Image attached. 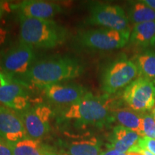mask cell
<instances>
[{
    "label": "cell",
    "instance_id": "6da1fadb",
    "mask_svg": "<svg viewBox=\"0 0 155 155\" xmlns=\"http://www.w3.org/2000/svg\"><path fill=\"white\" fill-rule=\"evenodd\" d=\"M85 65L71 56H53L35 61L23 78L40 88L81 76Z\"/></svg>",
    "mask_w": 155,
    "mask_h": 155
},
{
    "label": "cell",
    "instance_id": "7a4b0ae2",
    "mask_svg": "<svg viewBox=\"0 0 155 155\" xmlns=\"http://www.w3.org/2000/svg\"><path fill=\"white\" fill-rule=\"evenodd\" d=\"M114 111L106 97L96 96L89 91L75 104L61 111V118L78 127H102L114 121Z\"/></svg>",
    "mask_w": 155,
    "mask_h": 155
},
{
    "label": "cell",
    "instance_id": "3957f363",
    "mask_svg": "<svg viewBox=\"0 0 155 155\" xmlns=\"http://www.w3.org/2000/svg\"><path fill=\"white\" fill-rule=\"evenodd\" d=\"M19 42L32 48H53L65 42L68 31L50 19L19 16Z\"/></svg>",
    "mask_w": 155,
    "mask_h": 155
},
{
    "label": "cell",
    "instance_id": "277c9868",
    "mask_svg": "<svg viewBox=\"0 0 155 155\" xmlns=\"http://www.w3.org/2000/svg\"><path fill=\"white\" fill-rule=\"evenodd\" d=\"M130 35L107 28L78 31L74 37L78 48L93 50H112L123 48Z\"/></svg>",
    "mask_w": 155,
    "mask_h": 155
},
{
    "label": "cell",
    "instance_id": "5b68a950",
    "mask_svg": "<svg viewBox=\"0 0 155 155\" xmlns=\"http://www.w3.org/2000/svg\"><path fill=\"white\" fill-rule=\"evenodd\" d=\"M88 25H98L104 28L120 31L130 35L129 20L120 6L96 2L89 7V15L86 19Z\"/></svg>",
    "mask_w": 155,
    "mask_h": 155
},
{
    "label": "cell",
    "instance_id": "8992f818",
    "mask_svg": "<svg viewBox=\"0 0 155 155\" xmlns=\"http://www.w3.org/2000/svg\"><path fill=\"white\" fill-rule=\"evenodd\" d=\"M139 74L134 62L120 58L106 67L101 78L102 90L107 95L115 94L129 86Z\"/></svg>",
    "mask_w": 155,
    "mask_h": 155
},
{
    "label": "cell",
    "instance_id": "52a82bcc",
    "mask_svg": "<svg viewBox=\"0 0 155 155\" xmlns=\"http://www.w3.org/2000/svg\"><path fill=\"white\" fill-rule=\"evenodd\" d=\"M123 99L131 109L146 112L155 104V86L150 79L140 77L126 87Z\"/></svg>",
    "mask_w": 155,
    "mask_h": 155
},
{
    "label": "cell",
    "instance_id": "ba28073f",
    "mask_svg": "<svg viewBox=\"0 0 155 155\" xmlns=\"http://www.w3.org/2000/svg\"><path fill=\"white\" fill-rule=\"evenodd\" d=\"M35 54L33 48L19 42L3 56L1 68L6 76H24L35 63Z\"/></svg>",
    "mask_w": 155,
    "mask_h": 155
},
{
    "label": "cell",
    "instance_id": "9c48e42d",
    "mask_svg": "<svg viewBox=\"0 0 155 155\" xmlns=\"http://www.w3.org/2000/svg\"><path fill=\"white\" fill-rule=\"evenodd\" d=\"M18 114L28 138L39 140L48 133L52 111L48 106L40 104L32 107L30 106Z\"/></svg>",
    "mask_w": 155,
    "mask_h": 155
},
{
    "label": "cell",
    "instance_id": "30bf717a",
    "mask_svg": "<svg viewBox=\"0 0 155 155\" xmlns=\"http://www.w3.org/2000/svg\"><path fill=\"white\" fill-rule=\"evenodd\" d=\"M42 88L50 101L67 106L78 101L89 92L86 87L74 83H55Z\"/></svg>",
    "mask_w": 155,
    "mask_h": 155
},
{
    "label": "cell",
    "instance_id": "8fae6325",
    "mask_svg": "<svg viewBox=\"0 0 155 155\" xmlns=\"http://www.w3.org/2000/svg\"><path fill=\"white\" fill-rule=\"evenodd\" d=\"M0 103L17 112L30 107L29 95L25 87L21 82L9 77L5 84L0 88Z\"/></svg>",
    "mask_w": 155,
    "mask_h": 155
},
{
    "label": "cell",
    "instance_id": "7c38bea8",
    "mask_svg": "<svg viewBox=\"0 0 155 155\" xmlns=\"http://www.w3.org/2000/svg\"><path fill=\"white\" fill-rule=\"evenodd\" d=\"M0 137L7 143H15L28 137L19 114L3 106H0Z\"/></svg>",
    "mask_w": 155,
    "mask_h": 155
},
{
    "label": "cell",
    "instance_id": "4fadbf2b",
    "mask_svg": "<svg viewBox=\"0 0 155 155\" xmlns=\"http://www.w3.org/2000/svg\"><path fill=\"white\" fill-rule=\"evenodd\" d=\"M17 9L19 16L41 19H50L63 11L58 4L40 0L23 1L17 6Z\"/></svg>",
    "mask_w": 155,
    "mask_h": 155
},
{
    "label": "cell",
    "instance_id": "5bb4252c",
    "mask_svg": "<svg viewBox=\"0 0 155 155\" xmlns=\"http://www.w3.org/2000/svg\"><path fill=\"white\" fill-rule=\"evenodd\" d=\"M64 147L69 155H101V143L94 136H84L65 142Z\"/></svg>",
    "mask_w": 155,
    "mask_h": 155
},
{
    "label": "cell",
    "instance_id": "9a60e30c",
    "mask_svg": "<svg viewBox=\"0 0 155 155\" xmlns=\"http://www.w3.org/2000/svg\"><path fill=\"white\" fill-rule=\"evenodd\" d=\"M141 137L134 131L119 125L114 128L109 139L108 150H114L120 153H127L138 144Z\"/></svg>",
    "mask_w": 155,
    "mask_h": 155
},
{
    "label": "cell",
    "instance_id": "2e32d148",
    "mask_svg": "<svg viewBox=\"0 0 155 155\" xmlns=\"http://www.w3.org/2000/svg\"><path fill=\"white\" fill-rule=\"evenodd\" d=\"M114 119L121 126L134 131L140 137H144L142 112L134 111L131 108L117 109L114 111Z\"/></svg>",
    "mask_w": 155,
    "mask_h": 155
},
{
    "label": "cell",
    "instance_id": "e0dca14e",
    "mask_svg": "<svg viewBox=\"0 0 155 155\" xmlns=\"http://www.w3.org/2000/svg\"><path fill=\"white\" fill-rule=\"evenodd\" d=\"M131 44L147 48L155 44V21L135 25L130 33Z\"/></svg>",
    "mask_w": 155,
    "mask_h": 155
},
{
    "label": "cell",
    "instance_id": "ac0fdd59",
    "mask_svg": "<svg viewBox=\"0 0 155 155\" xmlns=\"http://www.w3.org/2000/svg\"><path fill=\"white\" fill-rule=\"evenodd\" d=\"M12 155H53L48 147L40 141L26 139L15 143H7Z\"/></svg>",
    "mask_w": 155,
    "mask_h": 155
},
{
    "label": "cell",
    "instance_id": "d6986e66",
    "mask_svg": "<svg viewBox=\"0 0 155 155\" xmlns=\"http://www.w3.org/2000/svg\"><path fill=\"white\" fill-rule=\"evenodd\" d=\"M128 19L134 24L155 21V10L143 1L131 2L128 8Z\"/></svg>",
    "mask_w": 155,
    "mask_h": 155
},
{
    "label": "cell",
    "instance_id": "ffe728a7",
    "mask_svg": "<svg viewBox=\"0 0 155 155\" xmlns=\"http://www.w3.org/2000/svg\"><path fill=\"white\" fill-rule=\"evenodd\" d=\"M135 65L138 69L139 74L150 80L155 81V52L146 50L136 58Z\"/></svg>",
    "mask_w": 155,
    "mask_h": 155
},
{
    "label": "cell",
    "instance_id": "44dd1931",
    "mask_svg": "<svg viewBox=\"0 0 155 155\" xmlns=\"http://www.w3.org/2000/svg\"><path fill=\"white\" fill-rule=\"evenodd\" d=\"M143 131L145 137L155 139V119L152 114L142 112Z\"/></svg>",
    "mask_w": 155,
    "mask_h": 155
},
{
    "label": "cell",
    "instance_id": "7402d4cb",
    "mask_svg": "<svg viewBox=\"0 0 155 155\" xmlns=\"http://www.w3.org/2000/svg\"><path fill=\"white\" fill-rule=\"evenodd\" d=\"M137 145L140 148L145 149L155 155V139H151L145 137H141Z\"/></svg>",
    "mask_w": 155,
    "mask_h": 155
},
{
    "label": "cell",
    "instance_id": "603a6c76",
    "mask_svg": "<svg viewBox=\"0 0 155 155\" xmlns=\"http://www.w3.org/2000/svg\"><path fill=\"white\" fill-rule=\"evenodd\" d=\"M9 41V32L0 20V53H2L4 48L7 46Z\"/></svg>",
    "mask_w": 155,
    "mask_h": 155
},
{
    "label": "cell",
    "instance_id": "cb8c5ba5",
    "mask_svg": "<svg viewBox=\"0 0 155 155\" xmlns=\"http://www.w3.org/2000/svg\"><path fill=\"white\" fill-rule=\"evenodd\" d=\"M0 155H12L8 144L0 137Z\"/></svg>",
    "mask_w": 155,
    "mask_h": 155
},
{
    "label": "cell",
    "instance_id": "d4e9b609",
    "mask_svg": "<svg viewBox=\"0 0 155 155\" xmlns=\"http://www.w3.org/2000/svg\"><path fill=\"white\" fill-rule=\"evenodd\" d=\"M127 155H144V153L142 150L137 144L128 151Z\"/></svg>",
    "mask_w": 155,
    "mask_h": 155
},
{
    "label": "cell",
    "instance_id": "484cf974",
    "mask_svg": "<svg viewBox=\"0 0 155 155\" xmlns=\"http://www.w3.org/2000/svg\"><path fill=\"white\" fill-rule=\"evenodd\" d=\"M101 155H127V153H120L114 150H108L106 152H102Z\"/></svg>",
    "mask_w": 155,
    "mask_h": 155
},
{
    "label": "cell",
    "instance_id": "4316f807",
    "mask_svg": "<svg viewBox=\"0 0 155 155\" xmlns=\"http://www.w3.org/2000/svg\"><path fill=\"white\" fill-rule=\"evenodd\" d=\"M7 81V77L3 73L0 72V88L5 84Z\"/></svg>",
    "mask_w": 155,
    "mask_h": 155
},
{
    "label": "cell",
    "instance_id": "83f0119b",
    "mask_svg": "<svg viewBox=\"0 0 155 155\" xmlns=\"http://www.w3.org/2000/svg\"><path fill=\"white\" fill-rule=\"evenodd\" d=\"M3 10H9V6L7 3L0 1V16L2 15Z\"/></svg>",
    "mask_w": 155,
    "mask_h": 155
},
{
    "label": "cell",
    "instance_id": "f1b7e54d",
    "mask_svg": "<svg viewBox=\"0 0 155 155\" xmlns=\"http://www.w3.org/2000/svg\"><path fill=\"white\" fill-rule=\"evenodd\" d=\"M144 3L155 10V0H144Z\"/></svg>",
    "mask_w": 155,
    "mask_h": 155
},
{
    "label": "cell",
    "instance_id": "f546056e",
    "mask_svg": "<svg viewBox=\"0 0 155 155\" xmlns=\"http://www.w3.org/2000/svg\"><path fill=\"white\" fill-rule=\"evenodd\" d=\"M143 151V153H144V155H154L153 154H152L150 152H149L148 150H145V149H141Z\"/></svg>",
    "mask_w": 155,
    "mask_h": 155
},
{
    "label": "cell",
    "instance_id": "4dcf8cb0",
    "mask_svg": "<svg viewBox=\"0 0 155 155\" xmlns=\"http://www.w3.org/2000/svg\"><path fill=\"white\" fill-rule=\"evenodd\" d=\"M152 114V116H154V119H155V104H154V107H153V108L152 109V113H151Z\"/></svg>",
    "mask_w": 155,
    "mask_h": 155
},
{
    "label": "cell",
    "instance_id": "1f68e13d",
    "mask_svg": "<svg viewBox=\"0 0 155 155\" xmlns=\"http://www.w3.org/2000/svg\"><path fill=\"white\" fill-rule=\"evenodd\" d=\"M53 155H56V154H53Z\"/></svg>",
    "mask_w": 155,
    "mask_h": 155
}]
</instances>
